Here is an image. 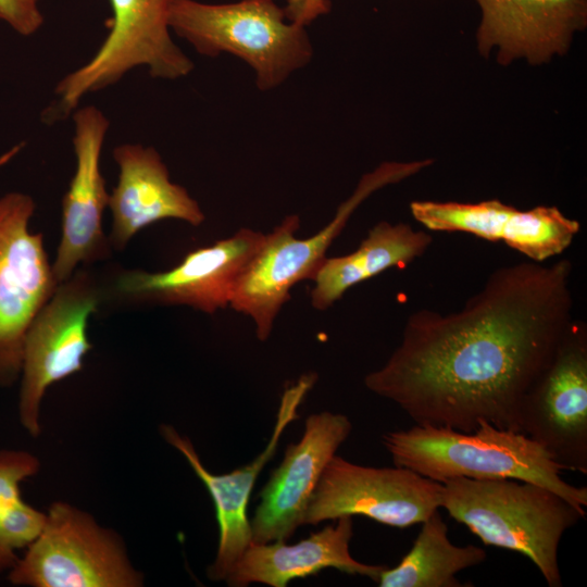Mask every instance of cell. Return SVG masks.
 I'll return each mask as SVG.
<instances>
[{
  "instance_id": "25",
  "label": "cell",
  "mask_w": 587,
  "mask_h": 587,
  "mask_svg": "<svg viewBox=\"0 0 587 587\" xmlns=\"http://www.w3.org/2000/svg\"><path fill=\"white\" fill-rule=\"evenodd\" d=\"M307 0H286L284 11L289 21L302 24ZM303 25V24H302Z\"/></svg>"
},
{
  "instance_id": "3",
  "label": "cell",
  "mask_w": 587,
  "mask_h": 587,
  "mask_svg": "<svg viewBox=\"0 0 587 587\" xmlns=\"http://www.w3.org/2000/svg\"><path fill=\"white\" fill-rule=\"evenodd\" d=\"M440 509L485 546L529 559L550 587L562 586L560 541L586 515L585 509L557 492L516 479H448L442 483Z\"/></svg>"
},
{
  "instance_id": "12",
  "label": "cell",
  "mask_w": 587,
  "mask_h": 587,
  "mask_svg": "<svg viewBox=\"0 0 587 587\" xmlns=\"http://www.w3.org/2000/svg\"><path fill=\"white\" fill-rule=\"evenodd\" d=\"M317 380L316 373L301 375L282 394L273 432L266 446L251 463L226 474H213L202 463L191 440L172 425L162 424L163 439L177 450L203 483L214 508L218 525V545L207 575L213 582L225 580L245 549L252 541L247 508L263 467L273 458L283 433L299 417L298 408Z\"/></svg>"
},
{
  "instance_id": "2",
  "label": "cell",
  "mask_w": 587,
  "mask_h": 587,
  "mask_svg": "<svg viewBox=\"0 0 587 587\" xmlns=\"http://www.w3.org/2000/svg\"><path fill=\"white\" fill-rule=\"evenodd\" d=\"M394 465L444 483L471 479H516L557 492L578 508L587 507V488L565 482L562 467L522 432L487 421L471 432L419 425L383 435Z\"/></svg>"
},
{
  "instance_id": "5",
  "label": "cell",
  "mask_w": 587,
  "mask_h": 587,
  "mask_svg": "<svg viewBox=\"0 0 587 587\" xmlns=\"http://www.w3.org/2000/svg\"><path fill=\"white\" fill-rule=\"evenodd\" d=\"M168 23L202 55L224 52L245 61L261 91L282 85L313 55L305 26L289 21L273 0L222 4L172 0Z\"/></svg>"
},
{
  "instance_id": "21",
  "label": "cell",
  "mask_w": 587,
  "mask_h": 587,
  "mask_svg": "<svg viewBox=\"0 0 587 587\" xmlns=\"http://www.w3.org/2000/svg\"><path fill=\"white\" fill-rule=\"evenodd\" d=\"M487 559L485 549L455 546L448 537V526L439 510L422 523L409 552L395 567H386L379 587H463L455 575L482 564Z\"/></svg>"
},
{
  "instance_id": "14",
  "label": "cell",
  "mask_w": 587,
  "mask_h": 587,
  "mask_svg": "<svg viewBox=\"0 0 587 587\" xmlns=\"http://www.w3.org/2000/svg\"><path fill=\"white\" fill-rule=\"evenodd\" d=\"M351 429L349 417L340 413L322 411L307 417L302 437L288 445L260 492L250 520L253 542L287 541L303 525L313 491Z\"/></svg>"
},
{
  "instance_id": "26",
  "label": "cell",
  "mask_w": 587,
  "mask_h": 587,
  "mask_svg": "<svg viewBox=\"0 0 587 587\" xmlns=\"http://www.w3.org/2000/svg\"><path fill=\"white\" fill-rule=\"evenodd\" d=\"M29 1H32V2H35V3H37V2H38V0H29Z\"/></svg>"
},
{
  "instance_id": "19",
  "label": "cell",
  "mask_w": 587,
  "mask_h": 587,
  "mask_svg": "<svg viewBox=\"0 0 587 587\" xmlns=\"http://www.w3.org/2000/svg\"><path fill=\"white\" fill-rule=\"evenodd\" d=\"M334 521L335 524L292 545L285 540L251 541L226 577V584L230 587H245L252 583L286 587L292 579L315 575L324 569L369 577L377 583L387 566L360 562L350 553L352 516H340Z\"/></svg>"
},
{
  "instance_id": "7",
  "label": "cell",
  "mask_w": 587,
  "mask_h": 587,
  "mask_svg": "<svg viewBox=\"0 0 587 587\" xmlns=\"http://www.w3.org/2000/svg\"><path fill=\"white\" fill-rule=\"evenodd\" d=\"M8 574L12 585L28 587H140L145 582L123 538L65 501L51 503L40 534Z\"/></svg>"
},
{
  "instance_id": "18",
  "label": "cell",
  "mask_w": 587,
  "mask_h": 587,
  "mask_svg": "<svg viewBox=\"0 0 587 587\" xmlns=\"http://www.w3.org/2000/svg\"><path fill=\"white\" fill-rule=\"evenodd\" d=\"M113 159L118 178L108 207L113 217L109 240L115 249L123 250L139 230L161 220H179L192 226L203 223L199 203L171 180L153 147L122 143L113 149Z\"/></svg>"
},
{
  "instance_id": "11",
  "label": "cell",
  "mask_w": 587,
  "mask_h": 587,
  "mask_svg": "<svg viewBox=\"0 0 587 587\" xmlns=\"http://www.w3.org/2000/svg\"><path fill=\"white\" fill-rule=\"evenodd\" d=\"M519 428L562 470L587 474V327L583 321H571L525 395Z\"/></svg>"
},
{
  "instance_id": "16",
  "label": "cell",
  "mask_w": 587,
  "mask_h": 587,
  "mask_svg": "<svg viewBox=\"0 0 587 587\" xmlns=\"http://www.w3.org/2000/svg\"><path fill=\"white\" fill-rule=\"evenodd\" d=\"M410 211L428 230L462 232L503 241L538 263L563 253L580 229L578 221L555 205L521 211L497 199L476 203L413 201Z\"/></svg>"
},
{
  "instance_id": "4",
  "label": "cell",
  "mask_w": 587,
  "mask_h": 587,
  "mask_svg": "<svg viewBox=\"0 0 587 587\" xmlns=\"http://www.w3.org/2000/svg\"><path fill=\"white\" fill-rule=\"evenodd\" d=\"M430 160L384 162L360 179L353 193L337 209L332 221L309 238L299 239L300 218L286 216L274 227L240 275L229 305L252 319L259 340H266L290 289L301 280L313 279L326 259V251L339 236L351 214L374 191L410 177L427 167Z\"/></svg>"
},
{
  "instance_id": "20",
  "label": "cell",
  "mask_w": 587,
  "mask_h": 587,
  "mask_svg": "<svg viewBox=\"0 0 587 587\" xmlns=\"http://www.w3.org/2000/svg\"><path fill=\"white\" fill-rule=\"evenodd\" d=\"M433 242L426 230H415L405 223H377L353 252L326 258L313 277L311 305L325 311L351 287L382 272L402 268L422 257Z\"/></svg>"
},
{
  "instance_id": "13",
  "label": "cell",
  "mask_w": 587,
  "mask_h": 587,
  "mask_svg": "<svg viewBox=\"0 0 587 587\" xmlns=\"http://www.w3.org/2000/svg\"><path fill=\"white\" fill-rule=\"evenodd\" d=\"M264 239L261 232L241 228L228 238L189 252L168 271L123 273L116 279V291L138 300L187 305L213 314L229 305L240 275Z\"/></svg>"
},
{
  "instance_id": "10",
  "label": "cell",
  "mask_w": 587,
  "mask_h": 587,
  "mask_svg": "<svg viewBox=\"0 0 587 587\" xmlns=\"http://www.w3.org/2000/svg\"><path fill=\"white\" fill-rule=\"evenodd\" d=\"M441 497L442 483L409 469L364 466L335 454L313 491L303 525L361 515L405 528L439 510Z\"/></svg>"
},
{
  "instance_id": "23",
  "label": "cell",
  "mask_w": 587,
  "mask_h": 587,
  "mask_svg": "<svg viewBox=\"0 0 587 587\" xmlns=\"http://www.w3.org/2000/svg\"><path fill=\"white\" fill-rule=\"evenodd\" d=\"M0 20L24 36L33 35L43 23L37 3L29 0H0Z\"/></svg>"
},
{
  "instance_id": "8",
  "label": "cell",
  "mask_w": 587,
  "mask_h": 587,
  "mask_svg": "<svg viewBox=\"0 0 587 587\" xmlns=\"http://www.w3.org/2000/svg\"><path fill=\"white\" fill-rule=\"evenodd\" d=\"M96 279L78 270L59 283L30 322L24 338L17 412L32 437L41 434V404L48 388L76 374L92 349L88 320L101 303Z\"/></svg>"
},
{
  "instance_id": "22",
  "label": "cell",
  "mask_w": 587,
  "mask_h": 587,
  "mask_svg": "<svg viewBox=\"0 0 587 587\" xmlns=\"http://www.w3.org/2000/svg\"><path fill=\"white\" fill-rule=\"evenodd\" d=\"M40 471L39 459L26 450H0V532L12 505L22 498V484ZM5 572L0 558V573Z\"/></svg>"
},
{
  "instance_id": "24",
  "label": "cell",
  "mask_w": 587,
  "mask_h": 587,
  "mask_svg": "<svg viewBox=\"0 0 587 587\" xmlns=\"http://www.w3.org/2000/svg\"><path fill=\"white\" fill-rule=\"evenodd\" d=\"M329 8V0H307L302 24L307 26L319 16L326 14Z\"/></svg>"
},
{
  "instance_id": "17",
  "label": "cell",
  "mask_w": 587,
  "mask_h": 587,
  "mask_svg": "<svg viewBox=\"0 0 587 587\" xmlns=\"http://www.w3.org/2000/svg\"><path fill=\"white\" fill-rule=\"evenodd\" d=\"M482 11L477 49L483 57L497 50L508 65L524 59L532 65L549 62L569 50L574 35L587 24V0H476Z\"/></svg>"
},
{
  "instance_id": "6",
  "label": "cell",
  "mask_w": 587,
  "mask_h": 587,
  "mask_svg": "<svg viewBox=\"0 0 587 587\" xmlns=\"http://www.w3.org/2000/svg\"><path fill=\"white\" fill-rule=\"evenodd\" d=\"M109 1L113 17L108 36L87 63L57 84V99L42 115L47 124L66 118L86 95L116 84L133 68L146 66L150 76L162 79L185 77L193 70L170 34L172 0Z\"/></svg>"
},
{
  "instance_id": "1",
  "label": "cell",
  "mask_w": 587,
  "mask_h": 587,
  "mask_svg": "<svg viewBox=\"0 0 587 587\" xmlns=\"http://www.w3.org/2000/svg\"><path fill=\"white\" fill-rule=\"evenodd\" d=\"M572 271L567 259L504 265L461 310L413 312L365 387L419 425L520 432L523 399L573 320Z\"/></svg>"
},
{
  "instance_id": "15",
  "label": "cell",
  "mask_w": 587,
  "mask_h": 587,
  "mask_svg": "<svg viewBox=\"0 0 587 587\" xmlns=\"http://www.w3.org/2000/svg\"><path fill=\"white\" fill-rule=\"evenodd\" d=\"M72 115L76 167L62 200V235L51 263L58 283L70 278L78 264L108 257L110 243L102 228L110 193L100 167L110 122L95 105L76 109Z\"/></svg>"
},
{
  "instance_id": "9",
  "label": "cell",
  "mask_w": 587,
  "mask_h": 587,
  "mask_svg": "<svg viewBox=\"0 0 587 587\" xmlns=\"http://www.w3.org/2000/svg\"><path fill=\"white\" fill-rule=\"evenodd\" d=\"M35 208L23 192L0 197V388L20 380L26 330L59 284L42 234L30 229Z\"/></svg>"
}]
</instances>
